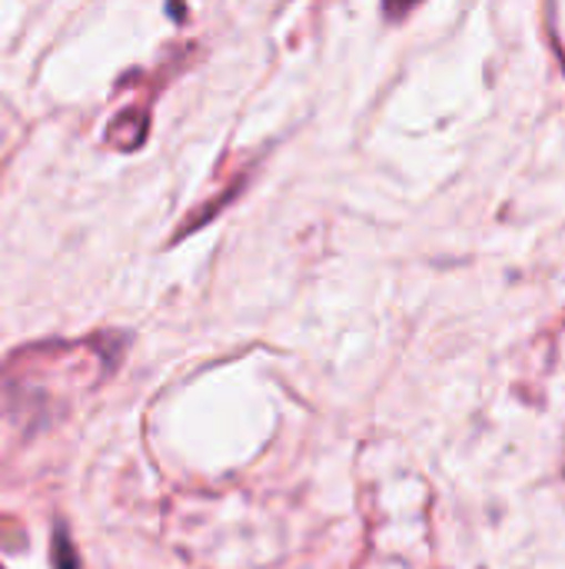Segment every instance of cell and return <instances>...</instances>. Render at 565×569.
Masks as SVG:
<instances>
[{
	"label": "cell",
	"mask_w": 565,
	"mask_h": 569,
	"mask_svg": "<svg viewBox=\"0 0 565 569\" xmlns=\"http://www.w3.org/2000/svg\"><path fill=\"white\" fill-rule=\"evenodd\" d=\"M423 0H383V10L390 20H403L406 13H413Z\"/></svg>",
	"instance_id": "6da1fadb"
}]
</instances>
